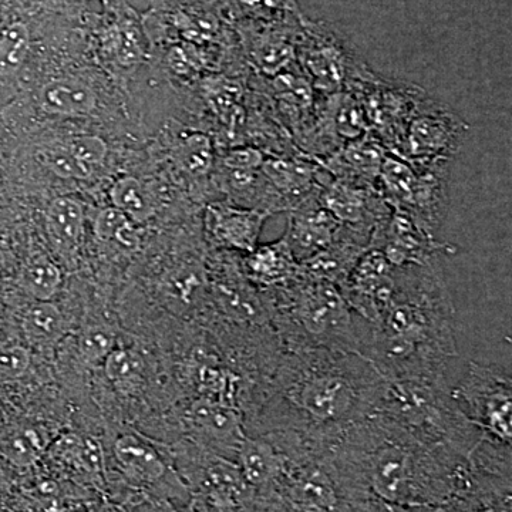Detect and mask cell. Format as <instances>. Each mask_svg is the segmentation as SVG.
Instances as JSON below:
<instances>
[{"instance_id": "9a60e30c", "label": "cell", "mask_w": 512, "mask_h": 512, "mask_svg": "<svg viewBox=\"0 0 512 512\" xmlns=\"http://www.w3.org/2000/svg\"><path fill=\"white\" fill-rule=\"evenodd\" d=\"M396 274L382 252L367 249L340 289L357 318L370 323L380 315L392 298Z\"/></svg>"}, {"instance_id": "8d00e7d4", "label": "cell", "mask_w": 512, "mask_h": 512, "mask_svg": "<svg viewBox=\"0 0 512 512\" xmlns=\"http://www.w3.org/2000/svg\"><path fill=\"white\" fill-rule=\"evenodd\" d=\"M265 154L256 147H234L221 157L222 167L228 170H259L264 164Z\"/></svg>"}, {"instance_id": "f35d334b", "label": "cell", "mask_w": 512, "mask_h": 512, "mask_svg": "<svg viewBox=\"0 0 512 512\" xmlns=\"http://www.w3.org/2000/svg\"><path fill=\"white\" fill-rule=\"evenodd\" d=\"M8 312H6L5 305L0 302V339L3 338V333H5L6 325H8Z\"/></svg>"}, {"instance_id": "d6a6232c", "label": "cell", "mask_w": 512, "mask_h": 512, "mask_svg": "<svg viewBox=\"0 0 512 512\" xmlns=\"http://www.w3.org/2000/svg\"><path fill=\"white\" fill-rule=\"evenodd\" d=\"M178 161L185 173L195 178L207 177L215 165V150L210 136L187 134L178 146Z\"/></svg>"}, {"instance_id": "836d02e7", "label": "cell", "mask_w": 512, "mask_h": 512, "mask_svg": "<svg viewBox=\"0 0 512 512\" xmlns=\"http://www.w3.org/2000/svg\"><path fill=\"white\" fill-rule=\"evenodd\" d=\"M33 352L20 340L0 339V384L19 382L28 375Z\"/></svg>"}, {"instance_id": "f1b7e54d", "label": "cell", "mask_w": 512, "mask_h": 512, "mask_svg": "<svg viewBox=\"0 0 512 512\" xmlns=\"http://www.w3.org/2000/svg\"><path fill=\"white\" fill-rule=\"evenodd\" d=\"M119 343L116 330L103 320H90L74 335L77 360L89 369H99Z\"/></svg>"}, {"instance_id": "603a6c76", "label": "cell", "mask_w": 512, "mask_h": 512, "mask_svg": "<svg viewBox=\"0 0 512 512\" xmlns=\"http://www.w3.org/2000/svg\"><path fill=\"white\" fill-rule=\"evenodd\" d=\"M96 104L92 87L76 79L52 80L40 92V106L56 116H86L96 109Z\"/></svg>"}, {"instance_id": "1f68e13d", "label": "cell", "mask_w": 512, "mask_h": 512, "mask_svg": "<svg viewBox=\"0 0 512 512\" xmlns=\"http://www.w3.org/2000/svg\"><path fill=\"white\" fill-rule=\"evenodd\" d=\"M94 234L103 242L133 251L140 245L136 222L116 207L104 208L94 220Z\"/></svg>"}, {"instance_id": "60d3db41", "label": "cell", "mask_w": 512, "mask_h": 512, "mask_svg": "<svg viewBox=\"0 0 512 512\" xmlns=\"http://www.w3.org/2000/svg\"><path fill=\"white\" fill-rule=\"evenodd\" d=\"M3 190V178L2 175H0V192Z\"/></svg>"}, {"instance_id": "f546056e", "label": "cell", "mask_w": 512, "mask_h": 512, "mask_svg": "<svg viewBox=\"0 0 512 512\" xmlns=\"http://www.w3.org/2000/svg\"><path fill=\"white\" fill-rule=\"evenodd\" d=\"M113 8L116 18H114L113 25L104 32V36H106L107 42L111 43L121 64L124 66L136 64L144 56V47H146L144 46L143 32H141L136 18L131 16L124 6L114 3Z\"/></svg>"}, {"instance_id": "8fae6325", "label": "cell", "mask_w": 512, "mask_h": 512, "mask_svg": "<svg viewBox=\"0 0 512 512\" xmlns=\"http://www.w3.org/2000/svg\"><path fill=\"white\" fill-rule=\"evenodd\" d=\"M181 424L184 440L231 461L237 458L239 446L247 436L241 410L200 397L187 399L181 414Z\"/></svg>"}, {"instance_id": "ab89813d", "label": "cell", "mask_w": 512, "mask_h": 512, "mask_svg": "<svg viewBox=\"0 0 512 512\" xmlns=\"http://www.w3.org/2000/svg\"><path fill=\"white\" fill-rule=\"evenodd\" d=\"M6 272V256L3 254L2 249H0V284L3 282V278H5Z\"/></svg>"}, {"instance_id": "7402d4cb", "label": "cell", "mask_w": 512, "mask_h": 512, "mask_svg": "<svg viewBox=\"0 0 512 512\" xmlns=\"http://www.w3.org/2000/svg\"><path fill=\"white\" fill-rule=\"evenodd\" d=\"M367 249L369 248L366 244L342 225V231L333 244L301 262V275L330 282L342 289L350 272Z\"/></svg>"}, {"instance_id": "d590c367", "label": "cell", "mask_w": 512, "mask_h": 512, "mask_svg": "<svg viewBox=\"0 0 512 512\" xmlns=\"http://www.w3.org/2000/svg\"><path fill=\"white\" fill-rule=\"evenodd\" d=\"M64 147L79 158L84 164L94 168L103 163L107 156V144L100 137L82 134V136H73Z\"/></svg>"}, {"instance_id": "e575fe53", "label": "cell", "mask_w": 512, "mask_h": 512, "mask_svg": "<svg viewBox=\"0 0 512 512\" xmlns=\"http://www.w3.org/2000/svg\"><path fill=\"white\" fill-rule=\"evenodd\" d=\"M40 163L64 180H87L94 168L74 157L66 147H47L39 151Z\"/></svg>"}, {"instance_id": "5bb4252c", "label": "cell", "mask_w": 512, "mask_h": 512, "mask_svg": "<svg viewBox=\"0 0 512 512\" xmlns=\"http://www.w3.org/2000/svg\"><path fill=\"white\" fill-rule=\"evenodd\" d=\"M302 16L301 12L278 22L238 25L249 59L259 72L274 77L295 66Z\"/></svg>"}, {"instance_id": "4fadbf2b", "label": "cell", "mask_w": 512, "mask_h": 512, "mask_svg": "<svg viewBox=\"0 0 512 512\" xmlns=\"http://www.w3.org/2000/svg\"><path fill=\"white\" fill-rule=\"evenodd\" d=\"M369 249L382 252L394 266L426 265L437 261L440 254L453 252L451 245L424 231L402 211L392 208L386 221L376 229Z\"/></svg>"}, {"instance_id": "3957f363", "label": "cell", "mask_w": 512, "mask_h": 512, "mask_svg": "<svg viewBox=\"0 0 512 512\" xmlns=\"http://www.w3.org/2000/svg\"><path fill=\"white\" fill-rule=\"evenodd\" d=\"M396 268L392 298L373 322H363L360 356L387 380L448 384L458 352L444 276L437 261Z\"/></svg>"}, {"instance_id": "7c38bea8", "label": "cell", "mask_w": 512, "mask_h": 512, "mask_svg": "<svg viewBox=\"0 0 512 512\" xmlns=\"http://www.w3.org/2000/svg\"><path fill=\"white\" fill-rule=\"evenodd\" d=\"M318 200L367 248L370 247L376 229L392 212V207L384 201L377 188L345 183L335 180L329 174L328 180L320 181Z\"/></svg>"}, {"instance_id": "74e56055", "label": "cell", "mask_w": 512, "mask_h": 512, "mask_svg": "<svg viewBox=\"0 0 512 512\" xmlns=\"http://www.w3.org/2000/svg\"><path fill=\"white\" fill-rule=\"evenodd\" d=\"M136 512H191L184 505H178L175 503H171V501L167 500H151L146 501L141 505H138Z\"/></svg>"}, {"instance_id": "d4e9b609", "label": "cell", "mask_w": 512, "mask_h": 512, "mask_svg": "<svg viewBox=\"0 0 512 512\" xmlns=\"http://www.w3.org/2000/svg\"><path fill=\"white\" fill-rule=\"evenodd\" d=\"M107 382L123 394H136L146 383L147 362L140 350L119 343L100 367Z\"/></svg>"}, {"instance_id": "6da1fadb", "label": "cell", "mask_w": 512, "mask_h": 512, "mask_svg": "<svg viewBox=\"0 0 512 512\" xmlns=\"http://www.w3.org/2000/svg\"><path fill=\"white\" fill-rule=\"evenodd\" d=\"M384 383L375 366L356 353L284 349L245 430L328 453L350 427L372 414Z\"/></svg>"}, {"instance_id": "ffe728a7", "label": "cell", "mask_w": 512, "mask_h": 512, "mask_svg": "<svg viewBox=\"0 0 512 512\" xmlns=\"http://www.w3.org/2000/svg\"><path fill=\"white\" fill-rule=\"evenodd\" d=\"M239 266L245 278L261 291L279 288L301 275V262L293 256L285 235L239 255Z\"/></svg>"}, {"instance_id": "b9f144b4", "label": "cell", "mask_w": 512, "mask_h": 512, "mask_svg": "<svg viewBox=\"0 0 512 512\" xmlns=\"http://www.w3.org/2000/svg\"><path fill=\"white\" fill-rule=\"evenodd\" d=\"M0 512H2V511H0Z\"/></svg>"}, {"instance_id": "d6986e66", "label": "cell", "mask_w": 512, "mask_h": 512, "mask_svg": "<svg viewBox=\"0 0 512 512\" xmlns=\"http://www.w3.org/2000/svg\"><path fill=\"white\" fill-rule=\"evenodd\" d=\"M272 99L278 111L279 123L296 141L311 126L315 117L319 93L298 64L285 72L269 77Z\"/></svg>"}, {"instance_id": "5b68a950", "label": "cell", "mask_w": 512, "mask_h": 512, "mask_svg": "<svg viewBox=\"0 0 512 512\" xmlns=\"http://www.w3.org/2000/svg\"><path fill=\"white\" fill-rule=\"evenodd\" d=\"M372 413L393 421L417 439L453 448L468 458L483 440L454 403L448 384L386 379Z\"/></svg>"}, {"instance_id": "52a82bcc", "label": "cell", "mask_w": 512, "mask_h": 512, "mask_svg": "<svg viewBox=\"0 0 512 512\" xmlns=\"http://www.w3.org/2000/svg\"><path fill=\"white\" fill-rule=\"evenodd\" d=\"M447 164H416L387 151L377 190L384 201L409 215L437 238L448 208Z\"/></svg>"}, {"instance_id": "4316f807", "label": "cell", "mask_w": 512, "mask_h": 512, "mask_svg": "<svg viewBox=\"0 0 512 512\" xmlns=\"http://www.w3.org/2000/svg\"><path fill=\"white\" fill-rule=\"evenodd\" d=\"M32 26L22 16L0 18V76H15L30 55Z\"/></svg>"}, {"instance_id": "277c9868", "label": "cell", "mask_w": 512, "mask_h": 512, "mask_svg": "<svg viewBox=\"0 0 512 512\" xmlns=\"http://www.w3.org/2000/svg\"><path fill=\"white\" fill-rule=\"evenodd\" d=\"M272 323L284 349H325L360 355L363 320L339 286L299 275L264 291Z\"/></svg>"}, {"instance_id": "4dcf8cb0", "label": "cell", "mask_w": 512, "mask_h": 512, "mask_svg": "<svg viewBox=\"0 0 512 512\" xmlns=\"http://www.w3.org/2000/svg\"><path fill=\"white\" fill-rule=\"evenodd\" d=\"M110 200L113 207L124 212L130 220L140 224L153 217L154 208L143 184L134 177H123L111 185Z\"/></svg>"}, {"instance_id": "ba28073f", "label": "cell", "mask_w": 512, "mask_h": 512, "mask_svg": "<svg viewBox=\"0 0 512 512\" xmlns=\"http://www.w3.org/2000/svg\"><path fill=\"white\" fill-rule=\"evenodd\" d=\"M450 394L460 412L477 427L484 440L511 447V373L493 363H468L466 375Z\"/></svg>"}, {"instance_id": "30bf717a", "label": "cell", "mask_w": 512, "mask_h": 512, "mask_svg": "<svg viewBox=\"0 0 512 512\" xmlns=\"http://www.w3.org/2000/svg\"><path fill=\"white\" fill-rule=\"evenodd\" d=\"M467 126L456 114L424 101L407 126L396 156L409 163L447 164L457 153Z\"/></svg>"}, {"instance_id": "e0dca14e", "label": "cell", "mask_w": 512, "mask_h": 512, "mask_svg": "<svg viewBox=\"0 0 512 512\" xmlns=\"http://www.w3.org/2000/svg\"><path fill=\"white\" fill-rule=\"evenodd\" d=\"M319 190V188H318ZM342 224L318 200V191L288 212L284 235L298 262L306 261L336 241Z\"/></svg>"}, {"instance_id": "7a4b0ae2", "label": "cell", "mask_w": 512, "mask_h": 512, "mask_svg": "<svg viewBox=\"0 0 512 512\" xmlns=\"http://www.w3.org/2000/svg\"><path fill=\"white\" fill-rule=\"evenodd\" d=\"M329 463L346 500L375 498L409 510L443 507L476 480L470 458L417 439L377 413L346 431Z\"/></svg>"}, {"instance_id": "ac0fdd59", "label": "cell", "mask_w": 512, "mask_h": 512, "mask_svg": "<svg viewBox=\"0 0 512 512\" xmlns=\"http://www.w3.org/2000/svg\"><path fill=\"white\" fill-rule=\"evenodd\" d=\"M386 154L382 141L372 131H367L318 163L335 180L377 188Z\"/></svg>"}, {"instance_id": "484cf974", "label": "cell", "mask_w": 512, "mask_h": 512, "mask_svg": "<svg viewBox=\"0 0 512 512\" xmlns=\"http://www.w3.org/2000/svg\"><path fill=\"white\" fill-rule=\"evenodd\" d=\"M63 274L59 265L45 254H33L20 268L18 285L29 301H55L62 289Z\"/></svg>"}, {"instance_id": "cb8c5ba5", "label": "cell", "mask_w": 512, "mask_h": 512, "mask_svg": "<svg viewBox=\"0 0 512 512\" xmlns=\"http://www.w3.org/2000/svg\"><path fill=\"white\" fill-rule=\"evenodd\" d=\"M46 227L55 247L66 255H72L82 244L84 211L82 204L72 197H59L49 204Z\"/></svg>"}, {"instance_id": "83f0119b", "label": "cell", "mask_w": 512, "mask_h": 512, "mask_svg": "<svg viewBox=\"0 0 512 512\" xmlns=\"http://www.w3.org/2000/svg\"><path fill=\"white\" fill-rule=\"evenodd\" d=\"M222 13L231 22L271 23L299 15L298 0H218Z\"/></svg>"}, {"instance_id": "2e32d148", "label": "cell", "mask_w": 512, "mask_h": 512, "mask_svg": "<svg viewBox=\"0 0 512 512\" xmlns=\"http://www.w3.org/2000/svg\"><path fill=\"white\" fill-rule=\"evenodd\" d=\"M269 217L266 212L229 202H212L204 215L205 238L217 251L248 254L258 247Z\"/></svg>"}, {"instance_id": "9c48e42d", "label": "cell", "mask_w": 512, "mask_h": 512, "mask_svg": "<svg viewBox=\"0 0 512 512\" xmlns=\"http://www.w3.org/2000/svg\"><path fill=\"white\" fill-rule=\"evenodd\" d=\"M296 64L319 94L346 92L366 67L338 30L305 15L296 47Z\"/></svg>"}, {"instance_id": "8992f818", "label": "cell", "mask_w": 512, "mask_h": 512, "mask_svg": "<svg viewBox=\"0 0 512 512\" xmlns=\"http://www.w3.org/2000/svg\"><path fill=\"white\" fill-rule=\"evenodd\" d=\"M104 456V483L120 503L134 510L146 501L167 500L187 507V485L174 466L170 451L126 431L111 440Z\"/></svg>"}, {"instance_id": "44dd1931", "label": "cell", "mask_w": 512, "mask_h": 512, "mask_svg": "<svg viewBox=\"0 0 512 512\" xmlns=\"http://www.w3.org/2000/svg\"><path fill=\"white\" fill-rule=\"evenodd\" d=\"M16 320L20 342L32 352H55L72 332V322L53 301H29Z\"/></svg>"}]
</instances>
